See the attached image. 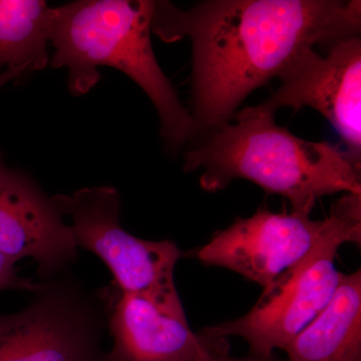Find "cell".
I'll return each mask as SVG.
<instances>
[{"label": "cell", "mask_w": 361, "mask_h": 361, "mask_svg": "<svg viewBox=\"0 0 361 361\" xmlns=\"http://www.w3.org/2000/svg\"><path fill=\"white\" fill-rule=\"evenodd\" d=\"M360 0H210L184 11L155 1L152 32L193 47L192 118L199 133L229 123L253 90L316 44L360 37Z\"/></svg>", "instance_id": "cell-1"}, {"label": "cell", "mask_w": 361, "mask_h": 361, "mask_svg": "<svg viewBox=\"0 0 361 361\" xmlns=\"http://www.w3.org/2000/svg\"><path fill=\"white\" fill-rule=\"evenodd\" d=\"M185 154L186 172L202 169V189L217 192L235 179L287 199L292 213L310 216L327 195L361 194L360 167L337 147L311 142L278 126L275 114L247 106Z\"/></svg>", "instance_id": "cell-2"}, {"label": "cell", "mask_w": 361, "mask_h": 361, "mask_svg": "<svg viewBox=\"0 0 361 361\" xmlns=\"http://www.w3.org/2000/svg\"><path fill=\"white\" fill-rule=\"evenodd\" d=\"M154 9L151 0H80L54 7L49 66L68 68L73 96L99 82L101 66L123 71L155 106L161 137L176 151L199 130L157 61L151 40Z\"/></svg>", "instance_id": "cell-3"}, {"label": "cell", "mask_w": 361, "mask_h": 361, "mask_svg": "<svg viewBox=\"0 0 361 361\" xmlns=\"http://www.w3.org/2000/svg\"><path fill=\"white\" fill-rule=\"evenodd\" d=\"M341 212L336 224L295 265L280 275L251 310L242 317L205 327L201 334L216 338L245 339L253 355L268 356L282 349L334 298L343 273L334 260L343 244H361V194L338 199Z\"/></svg>", "instance_id": "cell-4"}, {"label": "cell", "mask_w": 361, "mask_h": 361, "mask_svg": "<svg viewBox=\"0 0 361 361\" xmlns=\"http://www.w3.org/2000/svg\"><path fill=\"white\" fill-rule=\"evenodd\" d=\"M52 200L70 219L78 246L104 261L118 291L144 297L167 312L186 317L174 280L175 266L184 253L170 240L148 241L126 231L116 188H84L73 195H56Z\"/></svg>", "instance_id": "cell-5"}, {"label": "cell", "mask_w": 361, "mask_h": 361, "mask_svg": "<svg viewBox=\"0 0 361 361\" xmlns=\"http://www.w3.org/2000/svg\"><path fill=\"white\" fill-rule=\"evenodd\" d=\"M20 312L0 314V361H114L108 305L65 272L40 282Z\"/></svg>", "instance_id": "cell-6"}, {"label": "cell", "mask_w": 361, "mask_h": 361, "mask_svg": "<svg viewBox=\"0 0 361 361\" xmlns=\"http://www.w3.org/2000/svg\"><path fill=\"white\" fill-rule=\"evenodd\" d=\"M339 212L338 200L322 220L259 209L216 232L194 256L204 265L231 270L264 289L305 257L334 227Z\"/></svg>", "instance_id": "cell-7"}, {"label": "cell", "mask_w": 361, "mask_h": 361, "mask_svg": "<svg viewBox=\"0 0 361 361\" xmlns=\"http://www.w3.org/2000/svg\"><path fill=\"white\" fill-rule=\"evenodd\" d=\"M281 85L261 108L275 114L310 106L329 121L345 144L346 155L361 165V39L337 40L326 56L314 49L299 54L279 77Z\"/></svg>", "instance_id": "cell-8"}, {"label": "cell", "mask_w": 361, "mask_h": 361, "mask_svg": "<svg viewBox=\"0 0 361 361\" xmlns=\"http://www.w3.org/2000/svg\"><path fill=\"white\" fill-rule=\"evenodd\" d=\"M0 254L32 258L42 281L66 272L78 246L52 197L27 175L9 169L0 157Z\"/></svg>", "instance_id": "cell-9"}, {"label": "cell", "mask_w": 361, "mask_h": 361, "mask_svg": "<svg viewBox=\"0 0 361 361\" xmlns=\"http://www.w3.org/2000/svg\"><path fill=\"white\" fill-rule=\"evenodd\" d=\"M114 361H198L214 341L144 297L104 289Z\"/></svg>", "instance_id": "cell-10"}, {"label": "cell", "mask_w": 361, "mask_h": 361, "mask_svg": "<svg viewBox=\"0 0 361 361\" xmlns=\"http://www.w3.org/2000/svg\"><path fill=\"white\" fill-rule=\"evenodd\" d=\"M288 361L361 360V271L344 274L329 305L284 348Z\"/></svg>", "instance_id": "cell-11"}, {"label": "cell", "mask_w": 361, "mask_h": 361, "mask_svg": "<svg viewBox=\"0 0 361 361\" xmlns=\"http://www.w3.org/2000/svg\"><path fill=\"white\" fill-rule=\"evenodd\" d=\"M54 7L44 0H0V66L42 71L49 65Z\"/></svg>", "instance_id": "cell-12"}, {"label": "cell", "mask_w": 361, "mask_h": 361, "mask_svg": "<svg viewBox=\"0 0 361 361\" xmlns=\"http://www.w3.org/2000/svg\"><path fill=\"white\" fill-rule=\"evenodd\" d=\"M16 264V261L0 254V290L14 289L32 293L37 291L40 287V282H33L27 278L20 276Z\"/></svg>", "instance_id": "cell-13"}, {"label": "cell", "mask_w": 361, "mask_h": 361, "mask_svg": "<svg viewBox=\"0 0 361 361\" xmlns=\"http://www.w3.org/2000/svg\"><path fill=\"white\" fill-rule=\"evenodd\" d=\"M213 338L208 353L198 361H281L278 360L274 353L268 356H260L249 353L248 355L243 357H235L229 353V342L227 338Z\"/></svg>", "instance_id": "cell-14"}, {"label": "cell", "mask_w": 361, "mask_h": 361, "mask_svg": "<svg viewBox=\"0 0 361 361\" xmlns=\"http://www.w3.org/2000/svg\"><path fill=\"white\" fill-rule=\"evenodd\" d=\"M23 75V73L21 71L4 70L2 73H0V87H4V85L11 82V80H16Z\"/></svg>", "instance_id": "cell-15"}, {"label": "cell", "mask_w": 361, "mask_h": 361, "mask_svg": "<svg viewBox=\"0 0 361 361\" xmlns=\"http://www.w3.org/2000/svg\"><path fill=\"white\" fill-rule=\"evenodd\" d=\"M360 361H361V360H360Z\"/></svg>", "instance_id": "cell-16"}]
</instances>
